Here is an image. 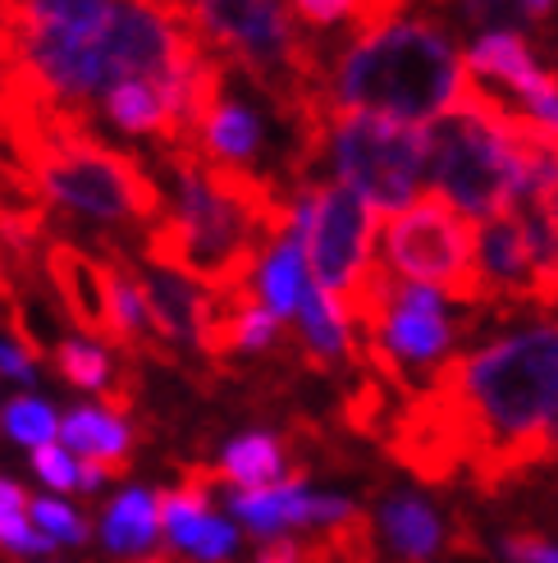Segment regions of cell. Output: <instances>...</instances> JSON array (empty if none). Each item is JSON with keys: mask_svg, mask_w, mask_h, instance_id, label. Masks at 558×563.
<instances>
[{"mask_svg": "<svg viewBox=\"0 0 558 563\" xmlns=\"http://www.w3.org/2000/svg\"><path fill=\"white\" fill-rule=\"evenodd\" d=\"M110 482H115V472H110L105 463L78 459V490H82V495H97V490H105Z\"/></svg>", "mask_w": 558, "mask_h": 563, "instance_id": "obj_29", "label": "cell"}, {"mask_svg": "<svg viewBox=\"0 0 558 563\" xmlns=\"http://www.w3.org/2000/svg\"><path fill=\"white\" fill-rule=\"evenodd\" d=\"M558 408V321L454 353L399 404L384 454L426 486H454L532 440Z\"/></svg>", "mask_w": 558, "mask_h": 563, "instance_id": "obj_1", "label": "cell"}, {"mask_svg": "<svg viewBox=\"0 0 558 563\" xmlns=\"http://www.w3.org/2000/svg\"><path fill=\"white\" fill-rule=\"evenodd\" d=\"M376 531L399 563H431L444 545V518L416 490H389L376 509Z\"/></svg>", "mask_w": 558, "mask_h": 563, "instance_id": "obj_11", "label": "cell"}, {"mask_svg": "<svg viewBox=\"0 0 558 563\" xmlns=\"http://www.w3.org/2000/svg\"><path fill=\"white\" fill-rule=\"evenodd\" d=\"M101 115L129 137H156L175 147V101L165 82H120L101 97Z\"/></svg>", "mask_w": 558, "mask_h": 563, "instance_id": "obj_14", "label": "cell"}, {"mask_svg": "<svg viewBox=\"0 0 558 563\" xmlns=\"http://www.w3.org/2000/svg\"><path fill=\"white\" fill-rule=\"evenodd\" d=\"M330 170L371 211L412 207L426 184V129L380 115H330Z\"/></svg>", "mask_w": 558, "mask_h": 563, "instance_id": "obj_7", "label": "cell"}, {"mask_svg": "<svg viewBox=\"0 0 558 563\" xmlns=\"http://www.w3.org/2000/svg\"><path fill=\"white\" fill-rule=\"evenodd\" d=\"M60 408H55L51 399H42V394H33V389H23V394H14V399L0 408V431H5L19 449H42V444H55L60 440Z\"/></svg>", "mask_w": 558, "mask_h": 563, "instance_id": "obj_20", "label": "cell"}, {"mask_svg": "<svg viewBox=\"0 0 558 563\" xmlns=\"http://www.w3.org/2000/svg\"><path fill=\"white\" fill-rule=\"evenodd\" d=\"M51 279L60 285V298L69 317L88 334H110V307H105V266L92 262L78 247H55L51 252Z\"/></svg>", "mask_w": 558, "mask_h": 563, "instance_id": "obj_15", "label": "cell"}, {"mask_svg": "<svg viewBox=\"0 0 558 563\" xmlns=\"http://www.w3.org/2000/svg\"><path fill=\"white\" fill-rule=\"evenodd\" d=\"M509 101L467 78L449 115L426 124V184L471 220H494L522 188V156L504 129Z\"/></svg>", "mask_w": 558, "mask_h": 563, "instance_id": "obj_3", "label": "cell"}, {"mask_svg": "<svg viewBox=\"0 0 558 563\" xmlns=\"http://www.w3.org/2000/svg\"><path fill=\"white\" fill-rule=\"evenodd\" d=\"M234 550H238V527H234L230 518L211 514V518L202 522V531H198V541H192L188 559H192V563H230Z\"/></svg>", "mask_w": 558, "mask_h": 563, "instance_id": "obj_24", "label": "cell"}, {"mask_svg": "<svg viewBox=\"0 0 558 563\" xmlns=\"http://www.w3.org/2000/svg\"><path fill=\"white\" fill-rule=\"evenodd\" d=\"M293 14L302 19V27L330 33V27H344L357 19V0H293Z\"/></svg>", "mask_w": 558, "mask_h": 563, "instance_id": "obj_26", "label": "cell"}, {"mask_svg": "<svg viewBox=\"0 0 558 563\" xmlns=\"http://www.w3.org/2000/svg\"><path fill=\"white\" fill-rule=\"evenodd\" d=\"M60 444L74 459L105 463L120 476L133 454V427L120 417V408H110V404H74L60 417Z\"/></svg>", "mask_w": 558, "mask_h": 563, "instance_id": "obj_12", "label": "cell"}, {"mask_svg": "<svg viewBox=\"0 0 558 563\" xmlns=\"http://www.w3.org/2000/svg\"><path fill=\"white\" fill-rule=\"evenodd\" d=\"M380 252L394 275L449 294L454 302L486 317L481 234L471 216H462L454 202H444L439 192H422L412 207L389 216L380 224Z\"/></svg>", "mask_w": 558, "mask_h": 563, "instance_id": "obj_6", "label": "cell"}, {"mask_svg": "<svg viewBox=\"0 0 558 563\" xmlns=\"http://www.w3.org/2000/svg\"><path fill=\"white\" fill-rule=\"evenodd\" d=\"M302 257H306V243L293 230V234L279 239L261 257V266H257V298H261L266 312L279 317V321L298 317V307H302V294H306V266H302Z\"/></svg>", "mask_w": 558, "mask_h": 563, "instance_id": "obj_17", "label": "cell"}, {"mask_svg": "<svg viewBox=\"0 0 558 563\" xmlns=\"http://www.w3.org/2000/svg\"><path fill=\"white\" fill-rule=\"evenodd\" d=\"M499 559L504 563H558V545L540 537L536 527H517L499 537Z\"/></svg>", "mask_w": 558, "mask_h": 563, "instance_id": "obj_25", "label": "cell"}, {"mask_svg": "<svg viewBox=\"0 0 558 563\" xmlns=\"http://www.w3.org/2000/svg\"><path fill=\"white\" fill-rule=\"evenodd\" d=\"M101 545L115 559H143L156 550L160 541V495H152L147 486H129L105 504V514L97 522Z\"/></svg>", "mask_w": 558, "mask_h": 563, "instance_id": "obj_13", "label": "cell"}, {"mask_svg": "<svg viewBox=\"0 0 558 563\" xmlns=\"http://www.w3.org/2000/svg\"><path fill=\"white\" fill-rule=\"evenodd\" d=\"M37 179L55 207L92 224H156L165 216V192L143 165L88 133L55 137L37 161Z\"/></svg>", "mask_w": 558, "mask_h": 563, "instance_id": "obj_5", "label": "cell"}, {"mask_svg": "<svg viewBox=\"0 0 558 563\" xmlns=\"http://www.w3.org/2000/svg\"><path fill=\"white\" fill-rule=\"evenodd\" d=\"M0 408H5V404H0Z\"/></svg>", "mask_w": 558, "mask_h": 563, "instance_id": "obj_32", "label": "cell"}, {"mask_svg": "<svg viewBox=\"0 0 558 563\" xmlns=\"http://www.w3.org/2000/svg\"><path fill=\"white\" fill-rule=\"evenodd\" d=\"M33 476L51 490V495H69V490H78V459L69 454V449L55 440V444H42V449H33Z\"/></svg>", "mask_w": 558, "mask_h": 563, "instance_id": "obj_23", "label": "cell"}, {"mask_svg": "<svg viewBox=\"0 0 558 563\" xmlns=\"http://www.w3.org/2000/svg\"><path fill=\"white\" fill-rule=\"evenodd\" d=\"M215 482H225L230 490H261L284 482L289 467H284V440L270 435V431H247L234 435L225 449H220V463H215Z\"/></svg>", "mask_w": 558, "mask_h": 563, "instance_id": "obj_16", "label": "cell"}, {"mask_svg": "<svg viewBox=\"0 0 558 563\" xmlns=\"http://www.w3.org/2000/svg\"><path fill=\"white\" fill-rule=\"evenodd\" d=\"M408 5H412V0H357V19H353V27H357V33H367V27H376V23H384V19L403 14Z\"/></svg>", "mask_w": 558, "mask_h": 563, "instance_id": "obj_28", "label": "cell"}, {"mask_svg": "<svg viewBox=\"0 0 558 563\" xmlns=\"http://www.w3.org/2000/svg\"><path fill=\"white\" fill-rule=\"evenodd\" d=\"M143 279V294L152 307V325H156V340L160 349H192V353H207L215 344V294L202 289L198 279H188L170 266H156L147 262L137 271Z\"/></svg>", "mask_w": 558, "mask_h": 563, "instance_id": "obj_9", "label": "cell"}, {"mask_svg": "<svg viewBox=\"0 0 558 563\" xmlns=\"http://www.w3.org/2000/svg\"><path fill=\"white\" fill-rule=\"evenodd\" d=\"M554 152H558V133H554ZM545 211H549V224L558 230V170H554V179L545 188Z\"/></svg>", "mask_w": 558, "mask_h": 563, "instance_id": "obj_30", "label": "cell"}, {"mask_svg": "<svg viewBox=\"0 0 558 563\" xmlns=\"http://www.w3.org/2000/svg\"><path fill=\"white\" fill-rule=\"evenodd\" d=\"M27 514H33L37 531L51 545H88V537H92V522L82 518L69 499H60V495H33Z\"/></svg>", "mask_w": 558, "mask_h": 563, "instance_id": "obj_22", "label": "cell"}, {"mask_svg": "<svg viewBox=\"0 0 558 563\" xmlns=\"http://www.w3.org/2000/svg\"><path fill=\"white\" fill-rule=\"evenodd\" d=\"M55 372L74 389H88V394L115 389V357H110V349L97 344L92 334H74V340L55 344Z\"/></svg>", "mask_w": 558, "mask_h": 563, "instance_id": "obj_21", "label": "cell"}, {"mask_svg": "<svg viewBox=\"0 0 558 563\" xmlns=\"http://www.w3.org/2000/svg\"><path fill=\"white\" fill-rule=\"evenodd\" d=\"M261 143H266V124L253 106L243 97H230L220 92V101L202 115L198 133H192V147L202 161L211 165H230V170H247L257 156H261Z\"/></svg>", "mask_w": 558, "mask_h": 563, "instance_id": "obj_10", "label": "cell"}, {"mask_svg": "<svg viewBox=\"0 0 558 563\" xmlns=\"http://www.w3.org/2000/svg\"><path fill=\"white\" fill-rule=\"evenodd\" d=\"M467 60L435 10L408 5L384 19L325 69L330 115H380L399 124H422L431 115H449L467 88Z\"/></svg>", "mask_w": 558, "mask_h": 563, "instance_id": "obj_2", "label": "cell"}, {"mask_svg": "<svg viewBox=\"0 0 558 563\" xmlns=\"http://www.w3.org/2000/svg\"><path fill=\"white\" fill-rule=\"evenodd\" d=\"M120 0H5V19L27 78L60 106H97L105 97L101 33Z\"/></svg>", "mask_w": 558, "mask_h": 563, "instance_id": "obj_4", "label": "cell"}, {"mask_svg": "<svg viewBox=\"0 0 558 563\" xmlns=\"http://www.w3.org/2000/svg\"><path fill=\"white\" fill-rule=\"evenodd\" d=\"M27 490L14 482L10 472H0V554H19V559H46L55 545L37 531L33 514H27Z\"/></svg>", "mask_w": 558, "mask_h": 563, "instance_id": "obj_19", "label": "cell"}, {"mask_svg": "<svg viewBox=\"0 0 558 563\" xmlns=\"http://www.w3.org/2000/svg\"><path fill=\"white\" fill-rule=\"evenodd\" d=\"M540 467H558V408L549 412V421H545V427L532 440H522L517 449H509L504 459H494L481 472H471L467 486L490 499V495H504V490L522 486L526 476L540 472Z\"/></svg>", "mask_w": 558, "mask_h": 563, "instance_id": "obj_18", "label": "cell"}, {"mask_svg": "<svg viewBox=\"0 0 558 563\" xmlns=\"http://www.w3.org/2000/svg\"><path fill=\"white\" fill-rule=\"evenodd\" d=\"M156 5H170V0H156Z\"/></svg>", "mask_w": 558, "mask_h": 563, "instance_id": "obj_31", "label": "cell"}, {"mask_svg": "<svg viewBox=\"0 0 558 563\" xmlns=\"http://www.w3.org/2000/svg\"><path fill=\"white\" fill-rule=\"evenodd\" d=\"M293 230L306 243V262L316 271V289H325L344 312L348 298L361 289V279L380 262L371 207L361 202L348 184L330 179V184H316L298 197Z\"/></svg>", "mask_w": 558, "mask_h": 563, "instance_id": "obj_8", "label": "cell"}, {"mask_svg": "<svg viewBox=\"0 0 558 563\" xmlns=\"http://www.w3.org/2000/svg\"><path fill=\"white\" fill-rule=\"evenodd\" d=\"M0 376L23 385V389L37 385V353L23 340H14V334H0Z\"/></svg>", "mask_w": 558, "mask_h": 563, "instance_id": "obj_27", "label": "cell"}]
</instances>
